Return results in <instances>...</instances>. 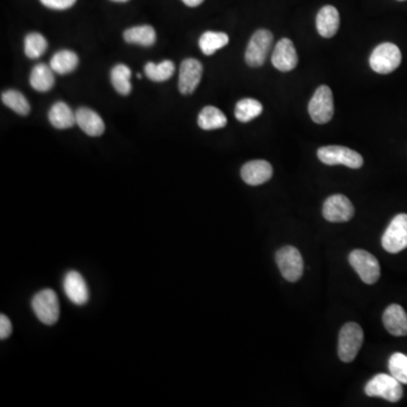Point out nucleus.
<instances>
[{"label":"nucleus","instance_id":"14","mask_svg":"<svg viewBox=\"0 0 407 407\" xmlns=\"http://www.w3.org/2000/svg\"><path fill=\"white\" fill-rule=\"evenodd\" d=\"M63 291L67 298L76 306H83L89 301V292L87 282L80 273L75 270L67 273L63 278Z\"/></svg>","mask_w":407,"mask_h":407},{"label":"nucleus","instance_id":"25","mask_svg":"<svg viewBox=\"0 0 407 407\" xmlns=\"http://www.w3.org/2000/svg\"><path fill=\"white\" fill-rule=\"evenodd\" d=\"M130 78H132V70L126 65L119 63L112 68L111 83L119 94L128 95L132 92Z\"/></svg>","mask_w":407,"mask_h":407},{"label":"nucleus","instance_id":"12","mask_svg":"<svg viewBox=\"0 0 407 407\" xmlns=\"http://www.w3.org/2000/svg\"><path fill=\"white\" fill-rule=\"evenodd\" d=\"M203 65L194 58L184 59L179 70V91L181 94L188 95L195 92L203 76Z\"/></svg>","mask_w":407,"mask_h":407},{"label":"nucleus","instance_id":"23","mask_svg":"<svg viewBox=\"0 0 407 407\" xmlns=\"http://www.w3.org/2000/svg\"><path fill=\"white\" fill-rule=\"evenodd\" d=\"M125 41L128 44H139L143 46H152L156 41V33L152 26H135L128 29L124 33Z\"/></svg>","mask_w":407,"mask_h":407},{"label":"nucleus","instance_id":"5","mask_svg":"<svg viewBox=\"0 0 407 407\" xmlns=\"http://www.w3.org/2000/svg\"><path fill=\"white\" fill-rule=\"evenodd\" d=\"M370 67L378 74H390L399 68L401 63V52L395 44H380L370 56Z\"/></svg>","mask_w":407,"mask_h":407},{"label":"nucleus","instance_id":"32","mask_svg":"<svg viewBox=\"0 0 407 407\" xmlns=\"http://www.w3.org/2000/svg\"><path fill=\"white\" fill-rule=\"evenodd\" d=\"M13 332L12 323L5 315H0V339H6Z\"/></svg>","mask_w":407,"mask_h":407},{"label":"nucleus","instance_id":"28","mask_svg":"<svg viewBox=\"0 0 407 407\" xmlns=\"http://www.w3.org/2000/svg\"><path fill=\"white\" fill-rule=\"evenodd\" d=\"M46 49H48V42L44 35L37 32L26 35L25 40H24V52H25L26 57L30 59H37L44 55Z\"/></svg>","mask_w":407,"mask_h":407},{"label":"nucleus","instance_id":"33","mask_svg":"<svg viewBox=\"0 0 407 407\" xmlns=\"http://www.w3.org/2000/svg\"><path fill=\"white\" fill-rule=\"evenodd\" d=\"M182 1L188 7H197L204 3V0H182Z\"/></svg>","mask_w":407,"mask_h":407},{"label":"nucleus","instance_id":"22","mask_svg":"<svg viewBox=\"0 0 407 407\" xmlns=\"http://www.w3.org/2000/svg\"><path fill=\"white\" fill-rule=\"evenodd\" d=\"M229 35L223 32L207 31L199 39V48L204 55L212 56L229 44Z\"/></svg>","mask_w":407,"mask_h":407},{"label":"nucleus","instance_id":"1","mask_svg":"<svg viewBox=\"0 0 407 407\" xmlns=\"http://www.w3.org/2000/svg\"><path fill=\"white\" fill-rule=\"evenodd\" d=\"M31 304L32 309L41 323L48 326L57 323L61 315V304L55 291L46 289L37 292L32 299Z\"/></svg>","mask_w":407,"mask_h":407},{"label":"nucleus","instance_id":"29","mask_svg":"<svg viewBox=\"0 0 407 407\" xmlns=\"http://www.w3.org/2000/svg\"><path fill=\"white\" fill-rule=\"evenodd\" d=\"M1 101L5 106H8L9 109L16 112L18 115H29L31 111V106H30L29 101L26 100L22 93L14 89H9L6 92L1 94Z\"/></svg>","mask_w":407,"mask_h":407},{"label":"nucleus","instance_id":"21","mask_svg":"<svg viewBox=\"0 0 407 407\" xmlns=\"http://www.w3.org/2000/svg\"><path fill=\"white\" fill-rule=\"evenodd\" d=\"M198 126L204 130H220L227 126V119L215 106H205L198 115Z\"/></svg>","mask_w":407,"mask_h":407},{"label":"nucleus","instance_id":"3","mask_svg":"<svg viewBox=\"0 0 407 407\" xmlns=\"http://www.w3.org/2000/svg\"><path fill=\"white\" fill-rule=\"evenodd\" d=\"M363 330L356 323H347L339 332V356L342 361L350 363L358 356L363 343Z\"/></svg>","mask_w":407,"mask_h":407},{"label":"nucleus","instance_id":"9","mask_svg":"<svg viewBox=\"0 0 407 407\" xmlns=\"http://www.w3.org/2000/svg\"><path fill=\"white\" fill-rule=\"evenodd\" d=\"M349 261L365 284L376 283L380 277V265L375 256L365 250L356 249L349 256Z\"/></svg>","mask_w":407,"mask_h":407},{"label":"nucleus","instance_id":"20","mask_svg":"<svg viewBox=\"0 0 407 407\" xmlns=\"http://www.w3.org/2000/svg\"><path fill=\"white\" fill-rule=\"evenodd\" d=\"M49 120L57 130H68L76 124V112L65 102H57L49 111Z\"/></svg>","mask_w":407,"mask_h":407},{"label":"nucleus","instance_id":"24","mask_svg":"<svg viewBox=\"0 0 407 407\" xmlns=\"http://www.w3.org/2000/svg\"><path fill=\"white\" fill-rule=\"evenodd\" d=\"M78 56L70 50H61L52 57L50 67L59 75H66L74 72L78 66Z\"/></svg>","mask_w":407,"mask_h":407},{"label":"nucleus","instance_id":"26","mask_svg":"<svg viewBox=\"0 0 407 407\" xmlns=\"http://www.w3.org/2000/svg\"><path fill=\"white\" fill-rule=\"evenodd\" d=\"M263 112L261 102L253 99H244L235 106L234 115L240 123H249Z\"/></svg>","mask_w":407,"mask_h":407},{"label":"nucleus","instance_id":"34","mask_svg":"<svg viewBox=\"0 0 407 407\" xmlns=\"http://www.w3.org/2000/svg\"><path fill=\"white\" fill-rule=\"evenodd\" d=\"M112 1H115V3H126L128 0H112Z\"/></svg>","mask_w":407,"mask_h":407},{"label":"nucleus","instance_id":"11","mask_svg":"<svg viewBox=\"0 0 407 407\" xmlns=\"http://www.w3.org/2000/svg\"><path fill=\"white\" fill-rule=\"evenodd\" d=\"M323 215L328 222L343 223L350 221L354 216V206L344 195H333L328 197L323 207Z\"/></svg>","mask_w":407,"mask_h":407},{"label":"nucleus","instance_id":"4","mask_svg":"<svg viewBox=\"0 0 407 407\" xmlns=\"http://www.w3.org/2000/svg\"><path fill=\"white\" fill-rule=\"evenodd\" d=\"M309 115L315 124H327L334 115L333 92L327 85H321L317 89L310 100Z\"/></svg>","mask_w":407,"mask_h":407},{"label":"nucleus","instance_id":"18","mask_svg":"<svg viewBox=\"0 0 407 407\" xmlns=\"http://www.w3.org/2000/svg\"><path fill=\"white\" fill-rule=\"evenodd\" d=\"M315 25L319 35L326 39L333 37L339 27V11L334 6H325L319 11L315 20Z\"/></svg>","mask_w":407,"mask_h":407},{"label":"nucleus","instance_id":"6","mask_svg":"<svg viewBox=\"0 0 407 407\" xmlns=\"http://www.w3.org/2000/svg\"><path fill=\"white\" fill-rule=\"evenodd\" d=\"M319 160L327 165L342 164L351 169H360L363 165V158L356 151L344 146L320 147L317 152Z\"/></svg>","mask_w":407,"mask_h":407},{"label":"nucleus","instance_id":"10","mask_svg":"<svg viewBox=\"0 0 407 407\" xmlns=\"http://www.w3.org/2000/svg\"><path fill=\"white\" fill-rule=\"evenodd\" d=\"M273 35L268 30L253 33L246 50V63L250 67H261L266 61L273 44Z\"/></svg>","mask_w":407,"mask_h":407},{"label":"nucleus","instance_id":"19","mask_svg":"<svg viewBox=\"0 0 407 407\" xmlns=\"http://www.w3.org/2000/svg\"><path fill=\"white\" fill-rule=\"evenodd\" d=\"M51 67L46 63H39L32 69L30 84L37 92H48L55 85V75Z\"/></svg>","mask_w":407,"mask_h":407},{"label":"nucleus","instance_id":"13","mask_svg":"<svg viewBox=\"0 0 407 407\" xmlns=\"http://www.w3.org/2000/svg\"><path fill=\"white\" fill-rule=\"evenodd\" d=\"M273 66L280 72H291L298 65V54L290 39L278 41L272 56Z\"/></svg>","mask_w":407,"mask_h":407},{"label":"nucleus","instance_id":"8","mask_svg":"<svg viewBox=\"0 0 407 407\" xmlns=\"http://www.w3.org/2000/svg\"><path fill=\"white\" fill-rule=\"evenodd\" d=\"M278 268L287 281L296 282L303 274V259L296 248L285 246L276 253Z\"/></svg>","mask_w":407,"mask_h":407},{"label":"nucleus","instance_id":"16","mask_svg":"<svg viewBox=\"0 0 407 407\" xmlns=\"http://www.w3.org/2000/svg\"><path fill=\"white\" fill-rule=\"evenodd\" d=\"M382 323L388 333L392 335L397 337L407 335V315L399 304H390L384 310Z\"/></svg>","mask_w":407,"mask_h":407},{"label":"nucleus","instance_id":"2","mask_svg":"<svg viewBox=\"0 0 407 407\" xmlns=\"http://www.w3.org/2000/svg\"><path fill=\"white\" fill-rule=\"evenodd\" d=\"M364 392L369 397H382L386 401L396 403L403 397V387L401 382L386 373H379L365 384Z\"/></svg>","mask_w":407,"mask_h":407},{"label":"nucleus","instance_id":"15","mask_svg":"<svg viewBox=\"0 0 407 407\" xmlns=\"http://www.w3.org/2000/svg\"><path fill=\"white\" fill-rule=\"evenodd\" d=\"M273 167L264 160L250 161L241 169V178L249 186H259L270 180Z\"/></svg>","mask_w":407,"mask_h":407},{"label":"nucleus","instance_id":"17","mask_svg":"<svg viewBox=\"0 0 407 407\" xmlns=\"http://www.w3.org/2000/svg\"><path fill=\"white\" fill-rule=\"evenodd\" d=\"M76 124L91 137H98L106 130V125L102 118L89 108H80L76 111Z\"/></svg>","mask_w":407,"mask_h":407},{"label":"nucleus","instance_id":"35","mask_svg":"<svg viewBox=\"0 0 407 407\" xmlns=\"http://www.w3.org/2000/svg\"><path fill=\"white\" fill-rule=\"evenodd\" d=\"M399 1H405V0H399Z\"/></svg>","mask_w":407,"mask_h":407},{"label":"nucleus","instance_id":"27","mask_svg":"<svg viewBox=\"0 0 407 407\" xmlns=\"http://www.w3.org/2000/svg\"><path fill=\"white\" fill-rule=\"evenodd\" d=\"M175 67L173 61H164L160 63H149L145 66V74L153 82H165L175 74Z\"/></svg>","mask_w":407,"mask_h":407},{"label":"nucleus","instance_id":"30","mask_svg":"<svg viewBox=\"0 0 407 407\" xmlns=\"http://www.w3.org/2000/svg\"><path fill=\"white\" fill-rule=\"evenodd\" d=\"M390 375L395 377L401 384H407V356L403 353H395L388 362Z\"/></svg>","mask_w":407,"mask_h":407},{"label":"nucleus","instance_id":"31","mask_svg":"<svg viewBox=\"0 0 407 407\" xmlns=\"http://www.w3.org/2000/svg\"><path fill=\"white\" fill-rule=\"evenodd\" d=\"M41 4L50 9L65 11L74 6L77 0H40Z\"/></svg>","mask_w":407,"mask_h":407},{"label":"nucleus","instance_id":"7","mask_svg":"<svg viewBox=\"0 0 407 407\" xmlns=\"http://www.w3.org/2000/svg\"><path fill=\"white\" fill-rule=\"evenodd\" d=\"M382 244L390 253H399L407 248V214H399L390 222L382 235Z\"/></svg>","mask_w":407,"mask_h":407}]
</instances>
